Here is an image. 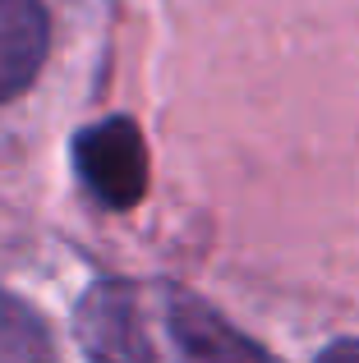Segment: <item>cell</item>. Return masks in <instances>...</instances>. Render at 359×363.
I'll return each mask as SVG.
<instances>
[{
    "label": "cell",
    "instance_id": "1",
    "mask_svg": "<svg viewBox=\"0 0 359 363\" xmlns=\"http://www.w3.org/2000/svg\"><path fill=\"white\" fill-rule=\"evenodd\" d=\"M92 363H281L180 285L101 281L74 308Z\"/></svg>",
    "mask_w": 359,
    "mask_h": 363
},
{
    "label": "cell",
    "instance_id": "2",
    "mask_svg": "<svg viewBox=\"0 0 359 363\" xmlns=\"http://www.w3.org/2000/svg\"><path fill=\"white\" fill-rule=\"evenodd\" d=\"M74 166H79L88 194L116 212L134 207L148 194V147L138 124L125 116L88 124L74 138Z\"/></svg>",
    "mask_w": 359,
    "mask_h": 363
},
{
    "label": "cell",
    "instance_id": "3",
    "mask_svg": "<svg viewBox=\"0 0 359 363\" xmlns=\"http://www.w3.org/2000/svg\"><path fill=\"white\" fill-rule=\"evenodd\" d=\"M46 60L42 0H0V101L18 97Z\"/></svg>",
    "mask_w": 359,
    "mask_h": 363
},
{
    "label": "cell",
    "instance_id": "4",
    "mask_svg": "<svg viewBox=\"0 0 359 363\" xmlns=\"http://www.w3.org/2000/svg\"><path fill=\"white\" fill-rule=\"evenodd\" d=\"M0 363H55V345L42 318L5 290H0Z\"/></svg>",
    "mask_w": 359,
    "mask_h": 363
},
{
    "label": "cell",
    "instance_id": "5",
    "mask_svg": "<svg viewBox=\"0 0 359 363\" xmlns=\"http://www.w3.org/2000/svg\"><path fill=\"white\" fill-rule=\"evenodd\" d=\"M318 363H359V340H336V345H327Z\"/></svg>",
    "mask_w": 359,
    "mask_h": 363
}]
</instances>
